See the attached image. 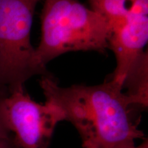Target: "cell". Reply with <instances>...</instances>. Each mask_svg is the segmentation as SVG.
Here are the masks:
<instances>
[{"label": "cell", "mask_w": 148, "mask_h": 148, "mask_svg": "<svg viewBox=\"0 0 148 148\" xmlns=\"http://www.w3.org/2000/svg\"><path fill=\"white\" fill-rule=\"evenodd\" d=\"M2 112L7 127L21 148H48L56 125L64 121L58 107L47 101L36 102L24 87L3 98Z\"/></svg>", "instance_id": "4"}, {"label": "cell", "mask_w": 148, "mask_h": 148, "mask_svg": "<svg viewBox=\"0 0 148 148\" xmlns=\"http://www.w3.org/2000/svg\"><path fill=\"white\" fill-rule=\"evenodd\" d=\"M45 101L60 109L78 132L84 148H136L144 134L132 118L129 98L112 80L87 86H59L52 77L40 81Z\"/></svg>", "instance_id": "1"}, {"label": "cell", "mask_w": 148, "mask_h": 148, "mask_svg": "<svg viewBox=\"0 0 148 148\" xmlns=\"http://www.w3.org/2000/svg\"><path fill=\"white\" fill-rule=\"evenodd\" d=\"M148 58L147 52H143L127 74L123 85V90L132 104L143 108L148 106Z\"/></svg>", "instance_id": "6"}, {"label": "cell", "mask_w": 148, "mask_h": 148, "mask_svg": "<svg viewBox=\"0 0 148 148\" xmlns=\"http://www.w3.org/2000/svg\"><path fill=\"white\" fill-rule=\"evenodd\" d=\"M40 0H0V88L9 93L36 75H49L31 43L33 16Z\"/></svg>", "instance_id": "3"}, {"label": "cell", "mask_w": 148, "mask_h": 148, "mask_svg": "<svg viewBox=\"0 0 148 148\" xmlns=\"http://www.w3.org/2000/svg\"><path fill=\"white\" fill-rule=\"evenodd\" d=\"M134 0H88L91 10L108 23L111 33L123 25Z\"/></svg>", "instance_id": "7"}, {"label": "cell", "mask_w": 148, "mask_h": 148, "mask_svg": "<svg viewBox=\"0 0 148 148\" xmlns=\"http://www.w3.org/2000/svg\"><path fill=\"white\" fill-rule=\"evenodd\" d=\"M147 39L148 0H134L126 21L109 38V49L116 62L111 80L123 88L127 74L144 52Z\"/></svg>", "instance_id": "5"}, {"label": "cell", "mask_w": 148, "mask_h": 148, "mask_svg": "<svg viewBox=\"0 0 148 148\" xmlns=\"http://www.w3.org/2000/svg\"><path fill=\"white\" fill-rule=\"evenodd\" d=\"M0 148H21L14 140L13 136L0 138Z\"/></svg>", "instance_id": "9"}, {"label": "cell", "mask_w": 148, "mask_h": 148, "mask_svg": "<svg viewBox=\"0 0 148 148\" xmlns=\"http://www.w3.org/2000/svg\"><path fill=\"white\" fill-rule=\"evenodd\" d=\"M9 94L8 90L0 88V138H5L12 136L5 124L2 112V101L3 98Z\"/></svg>", "instance_id": "8"}, {"label": "cell", "mask_w": 148, "mask_h": 148, "mask_svg": "<svg viewBox=\"0 0 148 148\" xmlns=\"http://www.w3.org/2000/svg\"><path fill=\"white\" fill-rule=\"evenodd\" d=\"M41 37L36 48L38 63L66 52L109 49L111 29L102 16L77 0H44L41 12Z\"/></svg>", "instance_id": "2"}]
</instances>
